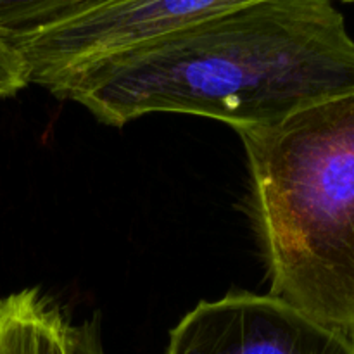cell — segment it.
Segmentation results:
<instances>
[{
	"mask_svg": "<svg viewBox=\"0 0 354 354\" xmlns=\"http://www.w3.org/2000/svg\"><path fill=\"white\" fill-rule=\"evenodd\" d=\"M68 335L71 354H106L100 339L99 317L90 318L80 325L69 324Z\"/></svg>",
	"mask_w": 354,
	"mask_h": 354,
	"instance_id": "cell-8",
	"label": "cell"
},
{
	"mask_svg": "<svg viewBox=\"0 0 354 354\" xmlns=\"http://www.w3.org/2000/svg\"><path fill=\"white\" fill-rule=\"evenodd\" d=\"M166 354H354V341L272 294L230 292L189 311Z\"/></svg>",
	"mask_w": 354,
	"mask_h": 354,
	"instance_id": "cell-4",
	"label": "cell"
},
{
	"mask_svg": "<svg viewBox=\"0 0 354 354\" xmlns=\"http://www.w3.org/2000/svg\"><path fill=\"white\" fill-rule=\"evenodd\" d=\"M68 327L40 289L14 292L0 301V354H71Z\"/></svg>",
	"mask_w": 354,
	"mask_h": 354,
	"instance_id": "cell-5",
	"label": "cell"
},
{
	"mask_svg": "<svg viewBox=\"0 0 354 354\" xmlns=\"http://www.w3.org/2000/svg\"><path fill=\"white\" fill-rule=\"evenodd\" d=\"M263 0H111L12 41L30 83Z\"/></svg>",
	"mask_w": 354,
	"mask_h": 354,
	"instance_id": "cell-3",
	"label": "cell"
},
{
	"mask_svg": "<svg viewBox=\"0 0 354 354\" xmlns=\"http://www.w3.org/2000/svg\"><path fill=\"white\" fill-rule=\"evenodd\" d=\"M30 75L16 48L0 35V97L16 95L28 86Z\"/></svg>",
	"mask_w": 354,
	"mask_h": 354,
	"instance_id": "cell-7",
	"label": "cell"
},
{
	"mask_svg": "<svg viewBox=\"0 0 354 354\" xmlns=\"http://www.w3.org/2000/svg\"><path fill=\"white\" fill-rule=\"evenodd\" d=\"M41 86L111 127L180 113L239 133L354 93V40L330 0H263L73 66Z\"/></svg>",
	"mask_w": 354,
	"mask_h": 354,
	"instance_id": "cell-1",
	"label": "cell"
},
{
	"mask_svg": "<svg viewBox=\"0 0 354 354\" xmlns=\"http://www.w3.org/2000/svg\"><path fill=\"white\" fill-rule=\"evenodd\" d=\"M239 137L272 296L354 341V93Z\"/></svg>",
	"mask_w": 354,
	"mask_h": 354,
	"instance_id": "cell-2",
	"label": "cell"
},
{
	"mask_svg": "<svg viewBox=\"0 0 354 354\" xmlns=\"http://www.w3.org/2000/svg\"><path fill=\"white\" fill-rule=\"evenodd\" d=\"M111 0H0V35L9 44Z\"/></svg>",
	"mask_w": 354,
	"mask_h": 354,
	"instance_id": "cell-6",
	"label": "cell"
},
{
	"mask_svg": "<svg viewBox=\"0 0 354 354\" xmlns=\"http://www.w3.org/2000/svg\"><path fill=\"white\" fill-rule=\"evenodd\" d=\"M344 2H354V0H344Z\"/></svg>",
	"mask_w": 354,
	"mask_h": 354,
	"instance_id": "cell-9",
	"label": "cell"
}]
</instances>
